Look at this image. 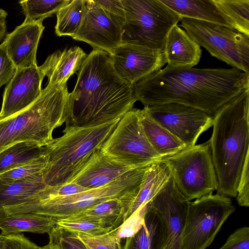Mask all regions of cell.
<instances>
[{"mask_svg":"<svg viewBox=\"0 0 249 249\" xmlns=\"http://www.w3.org/2000/svg\"><path fill=\"white\" fill-rule=\"evenodd\" d=\"M44 78L39 66L17 69L3 94L0 121L24 110L40 96Z\"/></svg>","mask_w":249,"mask_h":249,"instance_id":"2e32d148","label":"cell"},{"mask_svg":"<svg viewBox=\"0 0 249 249\" xmlns=\"http://www.w3.org/2000/svg\"><path fill=\"white\" fill-rule=\"evenodd\" d=\"M89 190L73 183L61 185L47 186L36 194L38 197H56L74 195Z\"/></svg>","mask_w":249,"mask_h":249,"instance_id":"e575fe53","label":"cell"},{"mask_svg":"<svg viewBox=\"0 0 249 249\" xmlns=\"http://www.w3.org/2000/svg\"><path fill=\"white\" fill-rule=\"evenodd\" d=\"M116 230L95 235L75 234L87 249H122Z\"/></svg>","mask_w":249,"mask_h":249,"instance_id":"1f68e13d","label":"cell"},{"mask_svg":"<svg viewBox=\"0 0 249 249\" xmlns=\"http://www.w3.org/2000/svg\"><path fill=\"white\" fill-rule=\"evenodd\" d=\"M69 101L71 115L66 126L87 127L121 119L137 101L132 85L117 73L110 54L93 49L78 70Z\"/></svg>","mask_w":249,"mask_h":249,"instance_id":"7a4b0ae2","label":"cell"},{"mask_svg":"<svg viewBox=\"0 0 249 249\" xmlns=\"http://www.w3.org/2000/svg\"><path fill=\"white\" fill-rule=\"evenodd\" d=\"M54 218L34 213H21L11 215L0 214L1 235L18 234L22 232L49 233L55 227Z\"/></svg>","mask_w":249,"mask_h":249,"instance_id":"484cf974","label":"cell"},{"mask_svg":"<svg viewBox=\"0 0 249 249\" xmlns=\"http://www.w3.org/2000/svg\"><path fill=\"white\" fill-rule=\"evenodd\" d=\"M45 154L0 174V180L5 182L16 181L43 182V174L47 166Z\"/></svg>","mask_w":249,"mask_h":249,"instance_id":"f546056e","label":"cell"},{"mask_svg":"<svg viewBox=\"0 0 249 249\" xmlns=\"http://www.w3.org/2000/svg\"><path fill=\"white\" fill-rule=\"evenodd\" d=\"M87 54L80 47L75 46L62 52L57 51L49 55L39 68L47 86L67 83L69 78L78 71Z\"/></svg>","mask_w":249,"mask_h":249,"instance_id":"603a6c76","label":"cell"},{"mask_svg":"<svg viewBox=\"0 0 249 249\" xmlns=\"http://www.w3.org/2000/svg\"><path fill=\"white\" fill-rule=\"evenodd\" d=\"M126 194L121 198L107 200L61 220L69 222L96 223L117 229L124 222Z\"/></svg>","mask_w":249,"mask_h":249,"instance_id":"cb8c5ba5","label":"cell"},{"mask_svg":"<svg viewBox=\"0 0 249 249\" xmlns=\"http://www.w3.org/2000/svg\"><path fill=\"white\" fill-rule=\"evenodd\" d=\"M148 166L133 170L103 186L74 195L56 197L32 196L20 204L0 209V213L7 215L34 213L65 219L107 200L123 197L140 185Z\"/></svg>","mask_w":249,"mask_h":249,"instance_id":"8992f818","label":"cell"},{"mask_svg":"<svg viewBox=\"0 0 249 249\" xmlns=\"http://www.w3.org/2000/svg\"><path fill=\"white\" fill-rule=\"evenodd\" d=\"M144 107L178 103L213 116L227 102L249 89V74L235 68L198 69L167 65L132 85Z\"/></svg>","mask_w":249,"mask_h":249,"instance_id":"6da1fadb","label":"cell"},{"mask_svg":"<svg viewBox=\"0 0 249 249\" xmlns=\"http://www.w3.org/2000/svg\"><path fill=\"white\" fill-rule=\"evenodd\" d=\"M190 201L178 190L171 175L149 205L162 216L166 225V244L164 249H181Z\"/></svg>","mask_w":249,"mask_h":249,"instance_id":"5bb4252c","label":"cell"},{"mask_svg":"<svg viewBox=\"0 0 249 249\" xmlns=\"http://www.w3.org/2000/svg\"><path fill=\"white\" fill-rule=\"evenodd\" d=\"M100 151L139 168L162 159L146 137L137 108H133L121 118Z\"/></svg>","mask_w":249,"mask_h":249,"instance_id":"8fae6325","label":"cell"},{"mask_svg":"<svg viewBox=\"0 0 249 249\" xmlns=\"http://www.w3.org/2000/svg\"><path fill=\"white\" fill-rule=\"evenodd\" d=\"M171 177L168 164L162 159L148 165L139 188L134 192L124 217H129L147 208L150 202Z\"/></svg>","mask_w":249,"mask_h":249,"instance_id":"ffe728a7","label":"cell"},{"mask_svg":"<svg viewBox=\"0 0 249 249\" xmlns=\"http://www.w3.org/2000/svg\"><path fill=\"white\" fill-rule=\"evenodd\" d=\"M139 116L146 137L155 151L162 159L186 147L184 144L157 123L144 107Z\"/></svg>","mask_w":249,"mask_h":249,"instance_id":"d4e9b609","label":"cell"},{"mask_svg":"<svg viewBox=\"0 0 249 249\" xmlns=\"http://www.w3.org/2000/svg\"><path fill=\"white\" fill-rule=\"evenodd\" d=\"M110 18L121 28L124 25L125 16L121 0H95Z\"/></svg>","mask_w":249,"mask_h":249,"instance_id":"f35d334b","label":"cell"},{"mask_svg":"<svg viewBox=\"0 0 249 249\" xmlns=\"http://www.w3.org/2000/svg\"><path fill=\"white\" fill-rule=\"evenodd\" d=\"M138 168H140L106 155L100 150L95 153L70 183H75L88 189L96 188Z\"/></svg>","mask_w":249,"mask_h":249,"instance_id":"ac0fdd59","label":"cell"},{"mask_svg":"<svg viewBox=\"0 0 249 249\" xmlns=\"http://www.w3.org/2000/svg\"><path fill=\"white\" fill-rule=\"evenodd\" d=\"M121 1L125 16L122 44L164 51L167 35L181 17L160 0Z\"/></svg>","mask_w":249,"mask_h":249,"instance_id":"52a82bcc","label":"cell"},{"mask_svg":"<svg viewBox=\"0 0 249 249\" xmlns=\"http://www.w3.org/2000/svg\"><path fill=\"white\" fill-rule=\"evenodd\" d=\"M46 186L43 182L0 180V209L20 204Z\"/></svg>","mask_w":249,"mask_h":249,"instance_id":"f1b7e54d","label":"cell"},{"mask_svg":"<svg viewBox=\"0 0 249 249\" xmlns=\"http://www.w3.org/2000/svg\"><path fill=\"white\" fill-rule=\"evenodd\" d=\"M219 249H249V228L244 226L236 230Z\"/></svg>","mask_w":249,"mask_h":249,"instance_id":"74e56055","label":"cell"},{"mask_svg":"<svg viewBox=\"0 0 249 249\" xmlns=\"http://www.w3.org/2000/svg\"><path fill=\"white\" fill-rule=\"evenodd\" d=\"M249 89L221 107L213 116L209 140L216 173L217 194L236 197L242 168L249 156Z\"/></svg>","mask_w":249,"mask_h":249,"instance_id":"3957f363","label":"cell"},{"mask_svg":"<svg viewBox=\"0 0 249 249\" xmlns=\"http://www.w3.org/2000/svg\"><path fill=\"white\" fill-rule=\"evenodd\" d=\"M249 156L244 163L237 189L236 201L242 207L249 206Z\"/></svg>","mask_w":249,"mask_h":249,"instance_id":"8d00e7d4","label":"cell"},{"mask_svg":"<svg viewBox=\"0 0 249 249\" xmlns=\"http://www.w3.org/2000/svg\"><path fill=\"white\" fill-rule=\"evenodd\" d=\"M7 13L4 10L0 8V24H5Z\"/></svg>","mask_w":249,"mask_h":249,"instance_id":"60d3db41","label":"cell"},{"mask_svg":"<svg viewBox=\"0 0 249 249\" xmlns=\"http://www.w3.org/2000/svg\"><path fill=\"white\" fill-rule=\"evenodd\" d=\"M48 234L55 249H87L75 233L56 226Z\"/></svg>","mask_w":249,"mask_h":249,"instance_id":"836d02e7","label":"cell"},{"mask_svg":"<svg viewBox=\"0 0 249 249\" xmlns=\"http://www.w3.org/2000/svg\"><path fill=\"white\" fill-rule=\"evenodd\" d=\"M181 193L190 200L213 194L218 187L209 140L162 159Z\"/></svg>","mask_w":249,"mask_h":249,"instance_id":"ba28073f","label":"cell"},{"mask_svg":"<svg viewBox=\"0 0 249 249\" xmlns=\"http://www.w3.org/2000/svg\"><path fill=\"white\" fill-rule=\"evenodd\" d=\"M42 22L24 20L4 37L1 44L17 69L37 65V49L45 28Z\"/></svg>","mask_w":249,"mask_h":249,"instance_id":"e0dca14e","label":"cell"},{"mask_svg":"<svg viewBox=\"0 0 249 249\" xmlns=\"http://www.w3.org/2000/svg\"><path fill=\"white\" fill-rule=\"evenodd\" d=\"M235 208L229 197L210 194L190 202L181 249H205Z\"/></svg>","mask_w":249,"mask_h":249,"instance_id":"30bf717a","label":"cell"},{"mask_svg":"<svg viewBox=\"0 0 249 249\" xmlns=\"http://www.w3.org/2000/svg\"><path fill=\"white\" fill-rule=\"evenodd\" d=\"M0 249H1V248H0Z\"/></svg>","mask_w":249,"mask_h":249,"instance_id":"ee69618b","label":"cell"},{"mask_svg":"<svg viewBox=\"0 0 249 249\" xmlns=\"http://www.w3.org/2000/svg\"><path fill=\"white\" fill-rule=\"evenodd\" d=\"M0 247L1 249H38V248L24 234L20 233L0 234Z\"/></svg>","mask_w":249,"mask_h":249,"instance_id":"d590c367","label":"cell"},{"mask_svg":"<svg viewBox=\"0 0 249 249\" xmlns=\"http://www.w3.org/2000/svg\"><path fill=\"white\" fill-rule=\"evenodd\" d=\"M44 146L31 142L15 143L0 152V174L45 154Z\"/></svg>","mask_w":249,"mask_h":249,"instance_id":"4316f807","label":"cell"},{"mask_svg":"<svg viewBox=\"0 0 249 249\" xmlns=\"http://www.w3.org/2000/svg\"><path fill=\"white\" fill-rule=\"evenodd\" d=\"M71 0H26L19 2L25 16V20H42L53 14Z\"/></svg>","mask_w":249,"mask_h":249,"instance_id":"4dcf8cb0","label":"cell"},{"mask_svg":"<svg viewBox=\"0 0 249 249\" xmlns=\"http://www.w3.org/2000/svg\"><path fill=\"white\" fill-rule=\"evenodd\" d=\"M6 31V25L5 24H0V42L4 39Z\"/></svg>","mask_w":249,"mask_h":249,"instance_id":"b9f144b4","label":"cell"},{"mask_svg":"<svg viewBox=\"0 0 249 249\" xmlns=\"http://www.w3.org/2000/svg\"><path fill=\"white\" fill-rule=\"evenodd\" d=\"M120 119L96 126H66L62 136L44 146L47 161L43 174L45 184L57 186L70 183L101 149Z\"/></svg>","mask_w":249,"mask_h":249,"instance_id":"5b68a950","label":"cell"},{"mask_svg":"<svg viewBox=\"0 0 249 249\" xmlns=\"http://www.w3.org/2000/svg\"><path fill=\"white\" fill-rule=\"evenodd\" d=\"M17 70L6 49L0 44V88L11 80Z\"/></svg>","mask_w":249,"mask_h":249,"instance_id":"ab89813d","label":"cell"},{"mask_svg":"<svg viewBox=\"0 0 249 249\" xmlns=\"http://www.w3.org/2000/svg\"><path fill=\"white\" fill-rule=\"evenodd\" d=\"M69 94L67 83L47 85L29 107L0 121V152L18 142L45 146L52 140L53 130L70 117Z\"/></svg>","mask_w":249,"mask_h":249,"instance_id":"277c9868","label":"cell"},{"mask_svg":"<svg viewBox=\"0 0 249 249\" xmlns=\"http://www.w3.org/2000/svg\"><path fill=\"white\" fill-rule=\"evenodd\" d=\"M180 21V26L212 56L249 74V36L208 21L186 17Z\"/></svg>","mask_w":249,"mask_h":249,"instance_id":"9c48e42d","label":"cell"},{"mask_svg":"<svg viewBox=\"0 0 249 249\" xmlns=\"http://www.w3.org/2000/svg\"><path fill=\"white\" fill-rule=\"evenodd\" d=\"M160 0L180 17L208 21L235 30L230 15L228 0Z\"/></svg>","mask_w":249,"mask_h":249,"instance_id":"d6986e66","label":"cell"},{"mask_svg":"<svg viewBox=\"0 0 249 249\" xmlns=\"http://www.w3.org/2000/svg\"><path fill=\"white\" fill-rule=\"evenodd\" d=\"M144 107L157 123L186 147L196 145L200 135L213 124V116L200 109L183 104L172 103Z\"/></svg>","mask_w":249,"mask_h":249,"instance_id":"7c38bea8","label":"cell"},{"mask_svg":"<svg viewBox=\"0 0 249 249\" xmlns=\"http://www.w3.org/2000/svg\"><path fill=\"white\" fill-rule=\"evenodd\" d=\"M164 52L167 65L173 67L193 68L198 64L202 54L200 46L178 25L168 34Z\"/></svg>","mask_w":249,"mask_h":249,"instance_id":"44dd1931","label":"cell"},{"mask_svg":"<svg viewBox=\"0 0 249 249\" xmlns=\"http://www.w3.org/2000/svg\"><path fill=\"white\" fill-rule=\"evenodd\" d=\"M87 11L86 0H71L56 13L55 33L58 36H74L78 32Z\"/></svg>","mask_w":249,"mask_h":249,"instance_id":"83f0119b","label":"cell"},{"mask_svg":"<svg viewBox=\"0 0 249 249\" xmlns=\"http://www.w3.org/2000/svg\"><path fill=\"white\" fill-rule=\"evenodd\" d=\"M110 57L117 73L131 85L167 63L164 51L132 44H121Z\"/></svg>","mask_w":249,"mask_h":249,"instance_id":"4fadbf2b","label":"cell"},{"mask_svg":"<svg viewBox=\"0 0 249 249\" xmlns=\"http://www.w3.org/2000/svg\"><path fill=\"white\" fill-rule=\"evenodd\" d=\"M167 240L165 222L149 204L138 230L126 238L123 249H164Z\"/></svg>","mask_w":249,"mask_h":249,"instance_id":"7402d4cb","label":"cell"},{"mask_svg":"<svg viewBox=\"0 0 249 249\" xmlns=\"http://www.w3.org/2000/svg\"><path fill=\"white\" fill-rule=\"evenodd\" d=\"M38 249H55L53 245L49 241V243L42 247H38Z\"/></svg>","mask_w":249,"mask_h":249,"instance_id":"7bdbcfd3","label":"cell"},{"mask_svg":"<svg viewBox=\"0 0 249 249\" xmlns=\"http://www.w3.org/2000/svg\"><path fill=\"white\" fill-rule=\"evenodd\" d=\"M87 11L82 24L72 38L85 42L93 49L112 54L122 44L121 27L95 0H86Z\"/></svg>","mask_w":249,"mask_h":249,"instance_id":"9a60e30c","label":"cell"},{"mask_svg":"<svg viewBox=\"0 0 249 249\" xmlns=\"http://www.w3.org/2000/svg\"><path fill=\"white\" fill-rule=\"evenodd\" d=\"M56 226L76 234L95 235L107 233L115 229L99 223L89 222H69L56 219Z\"/></svg>","mask_w":249,"mask_h":249,"instance_id":"d6a6232c","label":"cell"}]
</instances>
